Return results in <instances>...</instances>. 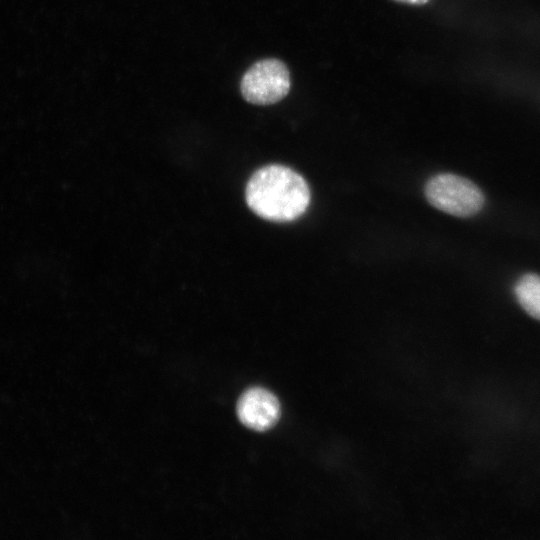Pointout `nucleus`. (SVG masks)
Listing matches in <instances>:
<instances>
[{"mask_svg":"<svg viewBox=\"0 0 540 540\" xmlns=\"http://www.w3.org/2000/svg\"><path fill=\"white\" fill-rule=\"evenodd\" d=\"M245 198L248 207L259 217L273 222H290L308 208L310 190L299 173L272 164L253 173L246 185Z\"/></svg>","mask_w":540,"mask_h":540,"instance_id":"obj_1","label":"nucleus"},{"mask_svg":"<svg viewBox=\"0 0 540 540\" xmlns=\"http://www.w3.org/2000/svg\"><path fill=\"white\" fill-rule=\"evenodd\" d=\"M424 193L433 207L456 217L477 214L485 200L481 189L475 183L452 173L431 177L425 185Z\"/></svg>","mask_w":540,"mask_h":540,"instance_id":"obj_2","label":"nucleus"},{"mask_svg":"<svg viewBox=\"0 0 540 540\" xmlns=\"http://www.w3.org/2000/svg\"><path fill=\"white\" fill-rule=\"evenodd\" d=\"M240 90L252 104L269 105L283 99L290 90V74L277 59H264L252 65L242 77Z\"/></svg>","mask_w":540,"mask_h":540,"instance_id":"obj_3","label":"nucleus"},{"mask_svg":"<svg viewBox=\"0 0 540 540\" xmlns=\"http://www.w3.org/2000/svg\"><path fill=\"white\" fill-rule=\"evenodd\" d=\"M237 415L245 426L256 431H266L278 421L280 404L270 391L253 387L239 398Z\"/></svg>","mask_w":540,"mask_h":540,"instance_id":"obj_4","label":"nucleus"},{"mask_svg":"<svg viewBox=\"0 0 540 540\" xmlns=\"http://www.w3.org/2000/svg\"><path fill=\"white\" fill-rule=\"evenodd\" d=\"M515 294L521 306L540 320V276L533 273L523 275L515 286Z\"/></svg>","mask_w":540,"mask_h":540,"instance_id":"obj_5","label":"nucleus"},{"mask_svg":"<svg viewBox=\"0 0 540 540\" xmlns=\"http://www.w3.org/2000/svg\"><path fill=\"white\" fill-rule=\"evenodd\" d=\"M397 1L404 2V3H409V4L419 5V4L426 3L428 0H397Z\"/></svg>","mask_w":540,"mask_h":540,"instance_id":"obj_6","label":"nucleus"}]
</instances>
